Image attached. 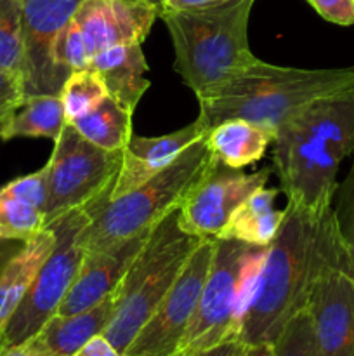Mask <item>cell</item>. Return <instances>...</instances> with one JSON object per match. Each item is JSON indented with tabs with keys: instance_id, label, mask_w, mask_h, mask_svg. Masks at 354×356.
<instances>
[{
	"instance_id": "obj_1",
	"label": "cell",
	"mask_w": 354,
	"mask_h": 356,
	"mask_svg": "<svg viewBox=\"0 0 354 356\" xmlns=\"http://www.w3.org/2000/svg\"><path fill=\"white\" fill-rule=\"evenodd\" d=\"M283 221L260 256L238 327V343L273 344L307 306L316 282L332 270L351 273L333 209L314 214L287 202Z\"/></svg>"
},
{
	"instance_id": "obj_2",
	"label": "cell",
	"mask_w": 354,
	"mask_h": 356,
	"mask_svg": "<svg viewBox=\"0 0 354 356\" xmlns=\"http://www.w3.org/2000/svg\"><path fill=\"white\" fill-rule=\"evenodd\" d=\"M354 86V66L292 68L257 58L214 89L196 96L198 120L212 129L229 118H243L276 131L314 99Z\"/></svg>"
},
{
	"instance_id": "obj_3",
	"label": "cell",
	"mask_w": 354,
	"mask_h": 356,
	"mask_svg": "<svg viewBox=\"0 0 354 356\" xmlns=\"http://www.w3.org/2000/svg\"><path fill=\"white\" fill-rule=\"evenodd\" d=\"M255 0H228L200 10L162 14L172 38L174 68L196 96L257 59L248 44Z\"/></svg>"
},
{
	"instance_id": "obj_4",
	"label": "cell",
	"mask_w": 354,
	"mask_h": 356,
	"mask_svg": "<svg viewBox=\"0 0 354 356\" xmlns=\"http://www.w3.org/2000/svg\"><path fill=\"white\" fill-rule=\"evenodd\" d=\"M208 162L210 153L205 138H201L187 146L167 169L135 190L117 198H110L111 191L97 198L83 209L89 221L78 233L80 245L90 252L153 229L183 205Z\"/></svg>"
},
{
	"instance_id": "obj_5",
	"label": "cell",
	"mask_w": 354,
	"mask_h": 356,
	"mask_svg": "<svg viewBox=\"0 0 354 356\" xmlns=\"http://www.w3.org/2000/svg\"><path fill=\"white\" fill-rule=\"evenodd\" d=\"M201 242V236L184 228L179 209L151 229L144 247L118 285L117 312L103 334L121 355L158 308Z\"/></svg>"
},
{
	"instance_id": "obj_6",
	"label": "cell",
	"mask_w": 354,
	"mask_h": 356,
	"mask_svg": "<svg viewBox=\"0 0 354 356\" xmlns=\"http://www.w3.org/2000/svg\"><path fill=\"white\" fill-rule=\"evenodd\" d=\"M253 249L238 240L215 238L210 270L177 353H194L226 341H238L239 318L246 301L243 287Z\"/></svg>"
},
{
	"instance_id": "obj_7",
	"label": "cell",
	"mask_w": 354,
	"mask_h": 356,
	"mask_svg": "<svg viewBox=\"0 0 354 356\" xmlns=\"http://www.w3.org/2000/svg\"><path fill=\"white\" fill-rule=\"evenodd\" d=\"M87 221V212L78 209L49 225L56 235V245L7 320L2 330L3 346L26 343L40 332L52 316L58 315L85 256L78 242V233Z\"/></svg>"
},
{
	"instance_id": "obj_8",
	"label": "cell",
	"mask_w": 354,
	"mask_h": 356,
	"mask_svg": "<svg viewBox=\"0 0 354 356\" xmlns=\"http://www.w3.org/2000/svg\"><path fill=\"white\" fill-rule=\"evenodd\" d=\"M121 165V152H106L92 145L71 124H66L45 163L49 202L45 225L61 216L89 207L110 193Z\"/></svg>"
},
{
	"instance_id": "obj_9",
	"label": "cell",
	"mask_w": 354,
	"mask_h": 356,
	"mask_svg": "<svg viewBox=\"0 0 354 356\" xmlns=\"http://www.w3.org/2000/svg\"><path fill=\"white\" fill-rule=\"evenodd\" d=\"M273 169L287 202L314 214L333 209L337 174L342 160L337 159L319 139L294 122L274 131Z\"/></svg>"
},
{
	"instance_id": "obj_10",
	"label": "cell",
	"mask_w": 354,
	"mask_h": 356,
	"mask_svg": "<svg viewBox=\"0 0 354 356\" xmlns=\"http://www.w3.org/2000/svg\"><path fill=\"white\" fill-rule=\"evenodd\" d=\"M214 245L215 238H203L124 356H174L179 351L210 270Z\"/></svg>"
},
{
	"instance_id": "obj_11",
	"label": "cell",
	"mask_w": 354,
	"mask_h": 356,
	"mask_svg": "<svg viewBox=\"0 0 354 356\" xmlns=\"http://www.w3.org/2000/svg\"><path fill=\"white\" fill-rule=\"evenodd\" d=\"M271 170V167H262L260 170L246 174L242 169H231L215 162L210 156L205 172L179 207L183 226L201 238H219L233 212L253 191L266 186Z\"/></svg>"
},
{
	"instance_id": "obj_12",
	"label": "cell",
	"mask_w": 354,
	"mask_h": 356,
	"mask_svg": "<svg viewBox=\"0 0 354 356\" xmlns=\"http://www.w3.org/2000/svg\"><path fill=\"white\" fill-rule=\"evenodd\" d=\"M82 0H23L24 94H59L65 79L58 72L52 49L59 31L71 19Z\"/></svg>"
},
{
	"instance_id": "obj_13",
	"label": "cell",
	"mask_w": 354,
	"mask_h": 356,
	"mask_svg": "<svg viewBox=\"0 0 354 356\" xmlns=\"http://www.w3.org/2000/svg\"><path fill=\"white\" fill-rule=\"evenodd\" d=\"M156 17L160 9L153 0H82L71 19L92 59L108 47L142 44Z\"/></svg>"
},
{
	"instance_id": "obj_14",
	"label": "cell",
	"mask_w": 354,
	"mask_h": 356,
	"mask_svg": "<svg viewBox=\"0 0 354 356\" xmlns=\"http://www.w3.org/2000/svg\"><path fill=\"white\" fill-rule=\"evenodd\" d=\"M316 356H354V278L332 270L312 287L307 301Z\"/></svg>"
},
{
	"instance_id": "obj_15",
	"label": "cell",
	"mask_w": 354,
	"mask_h": 356,
	"mask_svg": "<svg viewBox=\"0 0 354 356\" xmlns=\"http://www.w3.org/2000/svg\"><path fill=\"white\" fill-rule=\"evenodd\" d=\"M149 233L151 229L111 243L104 249L85 252L75 282L59 306L58 315H75L113 294L144 247Z\"/></svg>"
},
{
	"instance_id": "obj_16",
	"label": "cell",
	"mask_w": 354,
	"mask_h": 356,
	"mask_svg": "<svg viewBox=\"0 0 354 356\" xmlns=\"http://www.w3.org/2000/svg\"><path fill=\"white\" fill-rule=\"evenodd\" d=\"M207 129L200 120L163 136H130L121 149V165L110 198L135 190L170 165L187 146L205 138Z\"/></svg>"
},
{
	"instance_id": "obj_17",
	"label": "cell",
	"mask_w": 354,
	"mask_h": 356,
	"mask_svg": "<svg viewBox=\"0 0 354 356\" xmlns=\"http://www.w3.org/2000/svg\"><path fill=\"white\" fill-rule=\"evenodd\" d=\"M54 245L56 235L49 226L24 242L0 238V332Z\"/></svg>"
},
{
	"instance_id": "obj_18",
	"label": "cell",
	"mask_w": 354,
	"mask_h": 356,
	"mask_svg": "<svg viewBox=\"0 0 354 356\" xmlns=\"http://www.w3.org/2000/svg\"><path fill=\"white\" fill-rule=\"evenodd\" d=\"M288 122L311 132L337 159L354 155V86L318 97Z\"/></svg>"
},
{
	"instance_id": "obj_19",
	"label": "cell",
	"mask_w": 354,
	"mask_h": 356,
	"mask_svg": "<svg viewBox=\"0 0 354 356\" xmlns=\"http://www.w3.org/2000/svg\"><path fill=\"white\" fill-rule=\"evenodd\" d=\"M92 68L104 82L108 96L134 113L141 97L151 82L146 79L149 66L142 54L141 44L115 45L97 52L90 59Z\"/></svg>"
},
{
	"instance_id": "obj_20",
	"label": "cell",
	"mask_w": 354,
	"mask_h": 356,
	"mask_svg": "<svg viewBox=\"0 0 354 356\" xmlns=\"http://www.w3.org/2000/svg\"><path fill=\"white\" fill-rule=\"evenodd\" d=\"M117 312V291L97 305L75 313L54 315L35 339L58 356H71L94 337L103 336Z\"/></svg>"
},
{
	"instance_id": "obj_21",
	"label": "cell",
	"mask_w": 354,
	"mask_h": 356,
	"mask_svg": "<svg viewBox=\"0 0 354 356\" xmlns=\"http://www.w3.org/2000/svg\"><path fill=\"white\" fill-rule=\"evenodd\" d=\"M274 131L243 118L219 122L205 134L212 160L231 169H243L259 162L273 143Z\"/></svg>"
},
{
	"instance_id": "obj_22",
	"label": "cell",
	"mask_w": 354,
	"mask_h": 356,
	"mask_svg": "<svg viewBox=\"0 0 354 356\" xmlns=\"http://www.w3.org/2000/svg\"><path fill=\"white\" fill-rule=\"evenodd\" d=\"M276 188H259L253 191L228 221L219 238L238 240L255 249L269 245L283 221V211L274 207L278 197Z\"/></svg>"
},
{
	"instance_id": "obj_23",
	"label": "cell",
	"mask_w": 354,
	"mask_h": 356,
	"mask_svg": "<svg viewBox=\"0 0 354 356\" xmlns=\"http://www.w3.org/2000/svg\"><path fill=\"white\" fill-rule=\"evenodd\" d=\"M68 124L65 106L59 94H37L24 99L19 110L0 127V139L10 141L17 138H59Z\"/></svg>"
},
{
	"instance_id": "obj_24",
	"label": "cell",
	"mask_w": 354,
	"mask_h": 356,
	"mask_svg": "<svg viewBox=\"0 0 354 356\" xmlns=\"http://www.w3.org/2000/svg\"><path fill=\"white\" fill-rule=\"evenodd\" d=\"M68 124L92 145L106 152H121L132 136V111L106 96L96 108Z\"/></svg>"
},
{
	"instance_id": "obj_25",
	"label": "cell",
	"mask_w": 354,
	"mask_h": 356,
	"mask_svg": "<svg viewBox=\"0 0 354 356\" xmlns=\"http://www.w3.org/2000/svg\"><path fill=\"white\" fill-rule=\"evenodd\" d=\"M0 68L24 83L23 0H0Z\"/></svg>"
},
{
	"instance_id": "obj_26",
	"label": "cell",
	"mask_w": 354,
	"mask_h": 356,
	"mask_svg": "<svg viewBox=\"0 0 354 356\" xmlns=\"http://www.w3.org/2000/svg\"><path fill=\"white\" fill-rule=\"evenodd\" d=\"M59 96L65 106L66 120L71 122L96 108L108 96V90L101 76L92 68H87L73 72L62 83Z\"/></svg>"
},
{
	"instance_id": "obj_27",
	"label": "cell",
	"mask_w": 354,
	"mask_h": 356,
	"mask_svg": "<svg viewBox=\"0 0 354 356\" xmlns=\"http://www.w3.org/2000/svg\"><path fill=\"white\" fill-rule=\"evenodd\" d=\"M45 228L44 212L16 198L0 195V238L24 242Z\"/></svg>"
},
{
	"instance_id": "obj_28",
	"label": "cell",
	"mask_w": 354,
	"mask_h": 356,
	"mask_svg": "<svg viewBox=\"0 0 354 356\" xmlns=\"http://www.w3.org/2000/svg\"><path fill=\"white\" fill-rule=\"evenodd\" d=\"M52 58H54L56 68L61 73L65 82L73 72L89 68L90 54L73 19H69L66 26L59 31L54 42V49H52Z\"/></svg>"
},
{
	"instance_id": "obj_29",
	"label": "cell",
	"mask_w": 354,
	"mask_h": 356,
	"mask_svg": "<svg viewBox=\"0 0 354 356\" xmlns=\"http://www.w3.org/2000/svg\"><path fill=\"white\" fill-rule=\"evenodd\" d=\"M271 356H316L314 332L307 306L285 325L278 339L271 344Z\"/></svg>"
},
{
	"instance_id": "obj_30",
	"label": "cell",
	"mask_w": 354,
	"mask_h": 356,
	"mask_svg": "<svg viewBox=\"0 0 354 356\" xmlns=\"http://www.w3.org/2000/svg\"><path fill=\"white\" fill-rule=\"evenodd\" d=\"M333 216H335L340 242L346 250L351 277L354 278V159L346 179L337 188L333 198Z\"/></svg>"
},
{
	"instance_id": "obj_31",
	"label": "cell",
	"mask_w": 354,
	"mask_h": 356,
	"mask_svg": "<svg viewBox=\"0 0 354 356\" xmlns=\"http://www.w3.org/2000/svg\"><path fill=\"white\" fill-rule=\"evenodd\" d=\"M0 195L16 200L24 202L31 207L38 209L45 214L49 202V179H47V167L35 170V172L21 176L17 179L10 181L6 186L0 188Z\"/></svg>"
},
{
	"instance_id": "obj_32",
	"label": "cell",
	"mask_w": 354,
	"mask_h": 356,
	"mask_svg": "<svg viewBox=\"0 0 354 356\" xmlns=\"http://www.w3.org/2000/svg\"><path fill=\"white\" fill-rule=\"evenodd\" d=\"M24 99L23 80L0 68V127L19 110Z\"/></svg>"
},
{
	"instance_id": "obj_33",
	"label": "cell",
	"mask_w": 354,
	"mask_h": 356,
	"mask_svg": "<svg viewBox=\"0 0 354 356\" xmlns=\"http://www.w3.org/2000/svg\"><path fill=\"white\" fill-rule=\"evenodd\" d=\"M307 3L330 23L339 26L354 24V0H307Z\"/></svg>"
},
{
	"instance_id": "obj_34",
	"label": "cell",
	"mask_w": 354,
	"mask_h": 356,
	"mask_svg": "<svg viewBox=\"0 0 354 356\" xmlns=\"http://www.w3.org/2000/svg\"><path fill=\"white\" fill-rule=\"evenodd\" d=\"M228 0H158L160 16L165 13H180V10H200L207 7L219 6Z\"/></svg>"
},
{
	"instance_id": "obj_35",
	"label": "cell",
	"mask_w": 354,
	"mask_h": 356,
	"mask_svg": "<svg viewBox=\"0 0 354 356\" xmlns=\"http://www.w3.org/2000/svg\"><path fill=\"white\" fill-rule=\"evenodd\" d=\"M0 356H58L52 353L51 350L38 343L35 337L30 341L21 344H14V346H2L0 350Z\"/></svg>"
},
{
	"instance_id": "obj_36",
	"label": "cell",
	"mask_w": 354,
	"mask_h": 356,
	"mask_svg": "<svg viewBox=\"0 0 354 356\" xmlns=\"http://www.w3.org/2000/svg\"><path fill=\"white\" fill-rule=\"evenodd\" d=\"M71 356H124L104 336L94 337Z\"/></svg>"
},
{
	"instance_id": "obj_37",
	"label": "cell",
	"mask_w": 354,
	"mask_h": 356,
	"mask_svg": "<svg viewBox=\"0 0 354 356\" xmlns=\"http://www.w3.org/2000/svg\"><path fill=\"white\" fill-rule=\"evenodd\" d=\"M239 346L238 341H226L214 348H208L203 351H194V353H176L174 356H238Z\"/></svg>"
},
{
	"instance_id": "obj_38",
	"label": "cell",
	"mask_w": 354,
	"mask_h": 356,
	"mask_svg": "<svg viewBox=\"0 0 354 356\" xmlns=\"http://www.w3.org/2000/svg\"><path fill=\"white\" fill-rule=\"evenodd\" d=\"M238 356H271V344H242Z\"/></svg>"
},
{
	"instance_id": "obj_39",
	"label": "cell",
	"mask_w": 354,
	"mask_h": 356,
	"mask_svg": "<svg viewBox=\"0 0 354 356\" xmlns=\"http://www.w3.org/2000/svg\"><path fill=\"white\" fill-rule=\"evenodd\" d=\"M2 346H3V344H2V332H0V350H2Z\"/></svg>"
},
{
	"instance_id": "obj_40",
	"label": "cell",
	"mask_w": 354,
	"mask_h": 356,
	"mask_svg": "<svg viewBox=\"0 0 354 356\" xmlns=\"http://www.w3.org/2000/svg\"><path fill=\"white\" fill-rule=\"evenodd\" d=\"M153 2H155V3H156V6H158V0H153Z\"/></svg>"
}]
</instances>
